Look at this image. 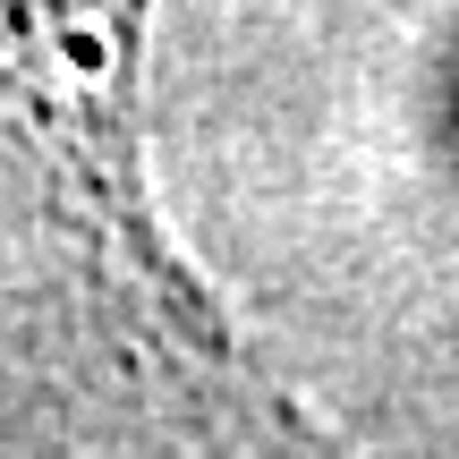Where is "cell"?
<instances>
[{
  "label": "cell",
  "mask_w": 459,
  "mask_h": 459,
  "mask_svg": "<svg viewBox=\"0 0 459 459\" xmlns=\"http://www.w3.org/2000/svg\"><path fill=\"white\" fill-rule=\"evenodd\" d=\"M0 94L77 162L102 213H136L119 153L136 94V0H0Z\"/></svg>",
  "instance_id": "cell-1"
}]
</instances>
